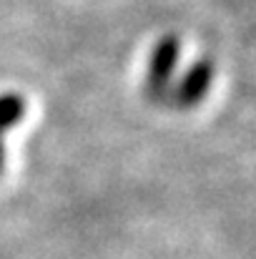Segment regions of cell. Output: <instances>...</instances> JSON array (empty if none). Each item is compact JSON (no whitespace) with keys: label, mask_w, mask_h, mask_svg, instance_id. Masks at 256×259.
I'll list each match as a JSON object with an SVG mask.
<instances>
[{"label":"cell","mask_w":256,"mask_h":259,"mask_svg":"<svg viewBox=\"0 0 256 259\" xmlns=\"http://www.w3.org/2000/svg\"><path fill=\"white\" fill-rule=\"evenodd\" d=\"M178 56H181V43L176 35H166L153 46L148 68H146V78H143V96L151 103H166L171 86H173Z\"/></svg>","instance_id":"obj_1"},{"label":"cell","mask_w":256,"mask_h":259,"mask_svg":"<svg viewBox=\"0 0 256 259\" xmlns=\"http://www.w3.org/2000/svg\"><path fill=\"white\" fill-rule=\"evenodd\" d=\"M214 73H216V66L211 58H201L196 61L173 86L171 93L166 98L171 108H178V111H186V108H193L203 101V96L211 91L214 83Z\"/></svg>","instance_id":"obj_2"},{"label":"cell","mask_w":256,"mask_h":259,"mask_svg":"<svg viewBox=\"0 0 256 259\" xmlns=\"http://www.w3.org/2000/svg\"><path fill=\"white\" fill-rule=\"evenodd\" d=\"M25 116V98L20 93H0V174L5 166V146L3 134L18 126Z\"/></svg>","instance_id":"obj_3"}]
</instances>
